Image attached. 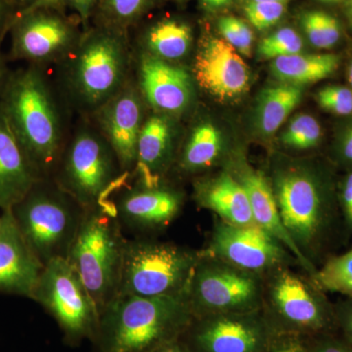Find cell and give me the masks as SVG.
Masks as SVG:
<instances>
[{
  "instance_id": "f35d334b",
  "label": "cell",
  "mask_w": 352,
  "mask_h": 352,
  "mask_svg": "<svg viewBox=\"0 0 352 352\" xmlns=\"http://www.w3.org/2000/svg\"><path fill=\"white\" fill-rule=\"evenodd\" d=\"M335 312L336 316L339 317L346 337L352 344V300L347 298L346 302L340 303L337 311Z\"/></svg>"
},
{
  "instance_id": "ab89813d",
  "label": "cell",
  "mask_w": 352,
  "mask_h": 352,
  "mask_svg": "<svg viewBox=\"0 0 352 352\" xmlns=\"http://www.w3.org/2000/svg\"><path fill=\"white\" fill-rule=\"evenodd\" d=\"M309 352H352V347L333 340H324L317 344Z\"/></svg>"
},
{
  "instance_id": "ba28073f",
  "label": "cell",
  "mask_w": 352,
  "mask_h": 352,
  "mask_svg": "<svg viewBox=\"0 0 352 352\" xmlns=\"http://www.w3.org/2000/svg\"><path fill=\"white\" fill-rule=\"evenodd\" d=\"M199 258L200 252L171 243L126 240L118 296L185 293Z\"/></svg>"
},
{
  "instance_id": "4fadbf2b",
  "label": "cell",
  "mask_w": 352,
  "mask_h": 352,
  "mask_svg": "<svg viewBox=\"0 0 352 352\" xmlns=\"http://www.w3.org/2000/svg\"><path fill=\"white\" fill-rule=\"evenodd\" d=\"M200 254L263 278L295 259L280 241L261 227L236 226L220 219L215 221L210 243Z\"/></svg>"
},
{
  "instance_id": "52a82bcc",
  "label": "cell",
  "mask_w": 352,
  "mask_h": 352,
  "mask_svg": "<svg viewBox=\"0 0 352 352\" xmlns=\"http://www.w3.org/2000/svg\"><path fill=\"white\" fill-rule=\"evenodd\" d=\"M12 210L25 241L45 265L67 258L85 210L52 178H43Z\"/></svg>"
},
{
  "instance_id": "5bb4252c",
  "label": "cell",
  "mask_w": 352,
  "mask_h": 352,
  "mask_svg": "<svg viewBox=\"0 0 352 352\" xmlns=\"http://www.w3.org/2000/svg\"><path fill=\"white\" fill-rule=\"evenodd\" d=\"M147 106L135 78L89 118L117 155L120 168L131 175L138 157L139 134Z\"/></svg>"
},
{
  "instance_id": "f6af8a7d",
  "label": "cell",
  "mask_w": 352,
  "mask_h": 352,
  "mask_svg": "<svg viewBox=\"0 0 352 352\" xmlns=\"http://www.w3.org/2000/svg\"><path fill=\"white\" fill-rule=\"evenodd\" d=\"M346 15L349 20V24H351L352 28V0H347Z\"/></svg>"
},
{
  "instance_id": "9c48e42d",
  "label": "cell",
  "mask_w": 352,
  "mask_h": 352,
  "mask_svg": "<svg viewBox=\"0 0 352 352\" xmlns=\"http://www.w3.org/2000/svg\"><path fill=\"white\" fill-rule=\"evenodd\" d=\"M186 293L195 318L258 311L264 305V278L200 254Z\"/></svg>"
},
{
  "instance_id": "9a60e30c",
  "label": "cell",
  "mask_w": 352,
  "mask_h": 352,
  "mask_svg": "<svg viewBox=\"0 0 352 352\" xmlns=\"http://www.w3.org/2000/svg\"><path fill=\"white\" fill-rule=\"evenodd\" d=\"M191 74L201 89L220 101L240 98L251 82V71L242 55L215 36H206L199 43Z\"/></svg>"
},
{
  "instance_id": "e575fe53",
  "label": "cell",
  "mask_w": 352,
  "mask_h": 352,
  "mask_svg": "<svg viewBox=\"0 0 352 352\" xmlns=\"http://www.w3.org/2000/svg\"><path fill=\"white\" fill-rule=\"evenodd\" d=\"M317 103L327 112L338 116L352 115V89L342 85H329L316 94Z\"/></svg>"
},
{
  "instance_id": "4dcf8cb0",
  "label": "cell",
  "mask_w": 352,
  "mask_h": 352,
  "mask_svg": "<svg viewBox=\"0 0 352 352\" xmlns=\"http://www.w3.org/2000/svg\"><path fill=\"white\" fill-rule=\"evenodd\" d=\"M322 129L318 120L308 113H300L291 120L281 135V142L296 150H308L320 143Z\"/></svg>"
},
{
  "instance_id": "8d00e7d4",
  "label": "cell",
  "mask_w": 352,
  "mask_h": 352,
  "mask_svg": "<svg viewBox=\"0 0 352 352\" xmlns=\"http://www.w3.org/2000/svg\"><path fill=\"white\" fill-rule=\"evenodd\" d=\"M340 210L344 217V226L347 230L352 232V170L349 171L340 185L338 194Z\"/></svg>"
},
{
  "instance_id": "44dd1931",
  "label": "cell",
  "mask_w": 352,
  "mask_h": 352,
  "mask_svg": "<svg viewBox=\"0 0 352 352\" xmlns=\"http://www.w3.org/2000/svg\"><path fill=\"white\" fill-rule=\"evenodd\" d=\"M41 179L0 110V208L15 207Z\"/></svg>"
},
{
  "instance_id": "60d3db41",
  "label": "cell",
  "mask_w": 352,
  "mask_h": 352,
  "mask_svg": "<svg viewBox=\"0 0 352 352\" xmlns=\"http://www.w3.org/2000/svg\"><path fill=\"white\" fill-rule=\"evenodd\" d=\"M232 1L233 0H199L201 8L208 12H214V11L226 8Z\"/></svg>"
},
{
  "instance_id": "ac0fdd59",
  "label": "cell",
  "mask_w": 352,
  "mask_h": 352,
  "mask_svg": "<svg viewBox=\"0 0 352 352\" xmlns=\"http://www.w3.org/2000/svg\"><path fill=\"white\" fill-rule=\"evenodd\" d=\"M112 203L122 226L147 232L170 224L182 210L183 201L182 194L162 183L144 185L135 182Z\"/></svg>"
},
{
  "instance_id": "7bdbcfd3",
  "label": "cell",
  "mask_w": 352,
  "mask_h": 352,
  "mask_svg": "<svg viewBox=\"0 0 352 352\" xmlns=\"http://www.w3.org/2000/svg\"><path fill=\"white\" fill-rule=\"evenodd\" d=\"M152 352H191L187 349L186 346H183L180 344L178 340L175 342H168V344H164V346L159 347L156 351Z\"/></svg>"
},
{
  "instance_id": "277c9868",
  "label": "cell",
  "mask_w": 352,
  "mask_h": 352,
  "mask_svg": "<svg viewBox=\"0 0 352 352\" xmlns=\"http://www.w3.org/2000/svg\"><path fill=\"white\" fill-rule=\"evenodd\" d=\"M112 201L87 208L67 259L102 314L118 296L126 239Z\"/></svg>"
},
{
  "instance_id": "83f0119b",
  "label": "cell",
  "mask_w": 352,
  "mask_h": 352,
  "mask_svg": "<svg viewBox=\"0 0 352 352\" xmlns=\"http://www.w3.org/2000/svg\"><path fill=\"white\" fill-rule=\"evenodd\" d=\"M156 0H99L91 22L129 31L155 6Z\"/></svg>"
},
{
  "instance_id": "7402d4cb",
  "label": "cell",
  "mask_w": 352,
  "mask_h": 352,
  "mask_svg": "<svg viewBox=\"0 0 352 352\" xmlns=\"http://www.w3.org/2000/svg\"><path fill=\"white\" fill-rule=\"evenodd\" d=\"M168 116L155 112L146 117L139 134L138 157L131 176L136 183L157 185L170 166L173 152V129Z\"/></svg>"
},
{
  "instance_id": "d590c367",
  "label": "cell",
  "mask_w": 352,
  "mask_h": 352,
  "mask_svg": "<svg viewBox=\"0 0 352 352\" xmlns=\"http://www.w3.org/2000/svg\"><path fill=\"white\" fill-rule=\"evenodd\" d=\"M98 1L99 0H36L32 6L25 7L23 10L39 7H55L64 10L69 9L80 19L83 29L85 30L91 23Z\"/></svg>"
},
{
  "instance_id": "3957f363",
  "label": "cell",
  "mask_w": 352,
  "mask_h": 352,
  "mask_svg": "<svg viewBox=\"0 0 352 352\" xmlns=\"http://www.w3.org/2000/svg\"><path fill=\"white\" fill-rule=\"evenodd\" d=\"M194 318L186 292L117 296L102 311L94 342L99 352H152L177 340Z\"/></svg>"
},
{
  "instance_id": "7c38bea8",
  "label": "cell",
  "mask_w": 352,
  "mask_h": 352,
  "mask_svg": "<svg viewBox=\"0 0 352 352\" xmlns=\"http://www.w3.org/2000/svg\"><path fill=\"white\" fill-rule=\"evenodd\" d=\"M285 324L305 331H320L332 324L335 310L311 278L300 276L287 266L264 277V305Z\"/></svg>"
},
{
  "instance_id": "f907efd6",
  "label": "cell",
  "mask_w": 352,
  "mask_h": 352,
  "mask_svg": "<svg viewBox=\"0 0 352 352\" xmlns=\"http://www.w3.org/2000/svg\"><path fill=\"white\" fill-rule=\"evenodd\" d=\"M1 80H2V69H1V67H0V85H1Z\"/></svg>"
},
{
  "instance_id": "4316f807",
  "label": "cell",
  "mask_w": 352,
  "mask_h": 352,
  "mask_svg": "<svg viewBox=\"0 0 352 352\" xmlns=\"http://www.w3.org/2000/svg\"><path fill=\"white\" fill-rule=\"evenodd\" d=\"M221 133L214 124L201 122L193 127L179 157L184 173H194L214 166L222 152Z\"/></svg>"
},
{
  "instance_id": "ee69618b",
  "label": "cell",
  "mask_w": 352,
  "mask_h": 352,
  "mask_svg": "<svg viewBox=\"0 0 352 352\" xmlns=\"http://www.w3.org/2000/svg\"><path fill=\"white\" fill-rule=\"evenodd\" d=\"M6 6L4 0H0V25H1L2 22H3L4 17H6Z\"/></svg>"
},
{
  "instance_id": "b9f144b4",
  "label": "cell",
  "mask_w": 352,
  "mask_h": 352,
  "mask_svg": "<svg viewBox=\"0 0 352 352\" xmlns=\"http://www.w3.org/2000/svg\"><path fill=\"white\" fill-rule=\"evenodd\" d=\"M270 352H307L298 340H286Z\"/></svg>"
},
{
  "instance_id": "5b68a950",
  "label": "cell",
  "mask_w": 352,
  "mask_h": 352,
  "mask_svg": "<svg viewBox=\"0 0 352 352\" xmlns=\"http://www.w3.org/2000/svg\"><path fill=\"white\" fill-rule=\"evenodd\" d=\"M270 182L285 228L314 264L337 221L330 190L318 173L302 166L279 168Z\"/></svg>"
},
{
  "instance_id": "1f68e13d",
  "label": "cell",
  "mask_w": 352,
  "mask_h": 352,
  "mask_svg": "<svg viewBox=\"0 0 352 352\" xmlns=\"http://www.w3.org/2000/svg\"><path fill=\"white\" fill-rule=\"evenodd\" d=\"M303 51L302 36L293 29L285 27L272 32L258 44V54L261 59L274 60L276 58L298 54Z\"/></svg>"
},
{
  "instance_id": "681fc988",
  "label": "cell",
  "mask_w": 352,
  "mask_h": 352,
  "mask_svg": "<svg viewBox=\"0 0 352 352\" xmlns=\"http://www.w3.org/2000/svg\"><path fill=\"white\" fill-rule=\"evenodd\" d=\"M320 1L328 2V3H333V2H339L342 0H320Z\"/></svg>"
},
{
  "instance_id": "bcb514c9",
  "label": "cell",
  "mask_w": 352,
  "mask_h": 352,
  "mask_svg": "<svg viewBox=\"0 0 352 352\" xmlns=\"http://www.w3.org/2000/svg\"><path fill=\"white\" fill-rule=\"evenodd\" d=\"M289 0H247V2H280V3H287Z\"/></svg>"
},
{
  "instance_id": "7a4b0ae2",
  "label": "cell",
  "mask_w": 352,
  "mask_h": 352,
  "mask_svg": "<svg viewBox=\"0 0 352 352\" xmlns=\"http://www.w3.org/2000/svg\"><path fill=\"white\" fill-rule=\"evenodd\" d=\"M2 112L41 178H52L68 141L69 110L56 82L38 67L7 83Z\"/></svg>"
},
{
  "instance_id": "e0dca14e",
  "label": "cell",
  "mask_w": 352,
  "mask_h": 352,
  "mask_svg": "<svg viewBox=\"0 0 352 352\" xmlns=\"http://www.w3.org/2000/svg\"><path fill=\"white\" fill-rule=\"evenodd\" d=\"M135 80L148 107L166 116L186 112L194 97V78L182 65L138 54Z\"/></svg>"
},
{
  "instance_id": "c3c4849f",
  "label": "cell",
  "mask_w": 352,
  "mask_h": 352,
  "mask_svg": "<svg viewBox=\"0 0 352 352\" xmlns=\"http://www.w3.org/2000/svg\"><path fill=\"white\" fill-rule=\"evenodd\" d=\"M21 2H24V3H27L28 6H32V3H34V2L36 1V0H19Z\"/></svg>"
},
{
  "instance_id": "d4e9b609",
  "label": "cell",
  "mask_w": 352,
  "mask_h": 352,
  "mask_svg": "<svg viewBox=\"0 0 352 352\" xmlns=\"http://www.w3.org/2000/svg\"><path fill=\"white\" fill-rule=\"evenodd\" d=\"M340 64L339 55L298 54L276 58L270 63V72L276 80L286 85H309L332 76Z\"/></svg>"
},
{
  "instance_id": "ffe728a7",
  "label": "cell",
  "mask_w": 352,
  "mask_h": 352,
  "mask_svg": "<svg viewBox=\"0 0 352 352\" xmlns=\"http://www.w3.org/2000/svg\"><path fill=\"white\" fill-rule=\"evenodd\" d=\"M234 176L239 180L247 192L256 226L261 227L280 241L309 277L314 276L318 268L303 256L285 228L270 180L266 179L261 171L243 163L240 164Z\"/></svg>"
},
{
  "instance_id": "816d5d0a",
  "label": "cell",
  "mask_w": 352,
  "mask_h": 352,
  "mask_svg": "<svg viewBox=\"0 0 352 352\" xmlns=\"http://www.w3.org/2000/svg\"><path fill=\"white\" fill-rule=\"evenodd\" d=\"M177 1H186V0H177Z\"/></svg>"
},
{
  "instance_id": "30bf717a",
  "label": "cell",
  "mask_w": 352,
  "mask_h": 352,
  "mask_svg": "<svg viewBox=\"0 0 352 352\" xmlns=\"http://www.w3.org/2000/svg\"><path fill=\"white\" fill-rule=\"evenodd\" d=\"M32 298L52 315L69 344L94 340L100 314L68 259L54 258L44 265Z\"/></svg>"
},
{
  "instance_id": "7dc6e473",
  "label": "cell",
  "mask_w": 352,
  "mask_h": 352,
  "mask_svg": "<svg viewBox=\"0 0 352 352\" xmlns=\"http://www.w3.org/2000/svg\"><path fill=\"white\" fill-rule=\"evenodd\" d=\"M347 80H349V85L352 89V60L349 64V69H347Z\"/></svg>"
},
{
  "instance_id": "d6986e66",
  "label": "cell",
  "mask_w": 352,
  "mask_h": 352,
  "mask_svg": "<svg viewBox=\"0 0 352 352\" xmlns=\"http://www.w3.org/2000/svg\"><path fill=\"white\" fill-rule=\"evenodd\" d=\"M44 265L21 232L12 208L0 215V292L32 298Z\"/></svg>"
},
{
  "instance_id": "8fae6325",
  "label": "cell",
  "mask_w": 352,
  "mask_h": 352,
  "mask_svg": "<svg viewBox=\"0 0 352 352\" xmlns=\"http://www.w3.org/2000/svg\"><path fill=\"white\" fill-rule=\"evenodd\" d=\"M83 31L80 19L64 9L22 10L14 28V55L36 64L57 66L75 50Z\"/></svg>"
},
{
  "instance_id": "d6a6232c",
  "label": "cell",
  "mask_w": 352,
  "mask_h": 352,
  "mask_svg": "<svg viewBox=\"0 0 352 352\" xmlns=\"http://www.w3.org/2000/svg\"><path fill=\"white\" fill-rule=\"evenodd\" d=\"M217 28L222 38L232 45L242 56H251L254 36L247 23L239 18L226 16L220 18Z\"/></svg>"
},
{
  "instance_id": "2e32d148",
  "label": "cell",
  "mask_w": 352,
  "mask_h": 352,
  "mask_svg": "<svg viewBox=\"0 0 352 352\" xmlns=\"http://www.w3.org/2000/svg\"><path fill=\"white\" fill-rule=\"evenodd\" d=\"M261 310L248 314L196 317L192 340L198 352H263L270 344V326Z\"/></svg>"
},
{
  "instance_id": "603a6c76",
  "label": "cell",
  "mask_w": 352,
  "mask_h": 352,
  "mask_svg": "<svg viewBox=\"0 0 352 352\" xmlns=\"http://www.w3.org/2000/svg\"><path fill=\"white\" fill-rule=\"evenodd\" d=\"M194 196L201 208L212 210L222 221L236 226H256L247 192L230 171L197 183Z\"/></svg>"
},
{
  "instance_id": "8992f818",
  "label": "cell",
  "mask_w": 352,
  "mask_h": 352,
  "mask_svg": "<svg viewBox=\"0 0 352 352\" xmlns=\"http://www.w3.org/2000/svg\"><path fill=\"white\" fill-rule=\"evenodd\" d=\"M117 155L87 117H80L60 157L52 179L85 210L109 201L126 182Z\"/></svg>"
},
{
  "instance_id": "f546056e",
  "label": "cell",
  "mask_w": 352,
  "mask_h": 352,
  "mask_svg": "<svg viewBox=\"0 0 352 352\" xmlns=\"http://www.w3.org/2000/svg\"><path fill=\"white\" fill-rule=\"evenodd\" d=\"M302 29L310 44L318 50H330L340 39L342 29L337 18L324 11H308L303 14Z\"/></svg>"
},
{
  "instance_id": "f1b7e54d",
  "label": "cell",
  "mask_w": 352,
  "mask_h": 352,
  "mask_svg": "<svg viewBox=\"0 0 352 352\" xmlns=\"http://www.w3.org/2000/svg\"><path fill=\"white\" fill-rule=\"evenodd\" d=\"M311 280L324 293L340 294L352 300V248L329 258Z\"/></svg>"
},
{
  "instance_id": "836d02e7",
  "label": "cell",
  "mask_w": 352,
  "mask_h": 352,
  "mask_svg": "<svg viewBox=\"0 0 352 352\" xmlns=\"http://www.w3.org/2000/svg\"><path fill=\"white\" fill-rule=\"evenodd\" d=\"M287 3L280 2H247L245 14L247 19L258 31L276 25L286 13Z\"/></svg>"
},
{
  "instance_id": "74e56055",
  "label": "cell",
  "mask_w": 352,
  "mask_h": 352,
  "mask_svg": "<svg viewBox=\"0 0 352 352\" xmlns=\"http://www.w3.org/2000/svg\"><path fill=\"white\" fill-rule=\"evenodd\" d=\"M338 152L340 160L349 164L352 170V124L347 126L340 135Z\"/></svg>"
},
{
  "instance_id": "6da1fadb",
  "label": "cell",
  "mask_w": 352,
  "mask_h": 352,
  "mask_svg": "<svg viewBox=\"0 0 352 352\" xmlns=\"http://www.w3.org/2000/svg\"><path fill=\"white\" fill-rule=\"evenodd\" d=\"M133 62L129 31L91 22L57 65L55 82L69 110L91 117L131 80Z\"/></svg>"
},
{
  "instance_id": "cb8c5ba5",
  "label": "cell",
  "mask_w": 352,
  "mask_h": 352,
  "mask_svg": "<svg viewBox=\"0 0 352 352\" xmlns=\"http://www.w3.org/2000/svg\"><path fill=\"white\" fill-rule=\"evenodd\" d=\"M193 28L185 20L164 17L153 22L139 34L138 54L178 64L191 52Z\"/></svg>"
},
{
  "instance_id": "484cf974",
  "label": "cell",
  "mask_w": 352,
  "mask_h": 352,
  "mask_svg": "<svg viewBox=\"0 0 352 352\" xmlns=\"http://www.w3.org/2000/svg\"><path fill=\"white\" fill-rule=\"evenodd\" d=\"M302 88L280 83L261 90L254 111V124L264 138L273 135L300 103Z\"/></svg>"
}]
</instances>
